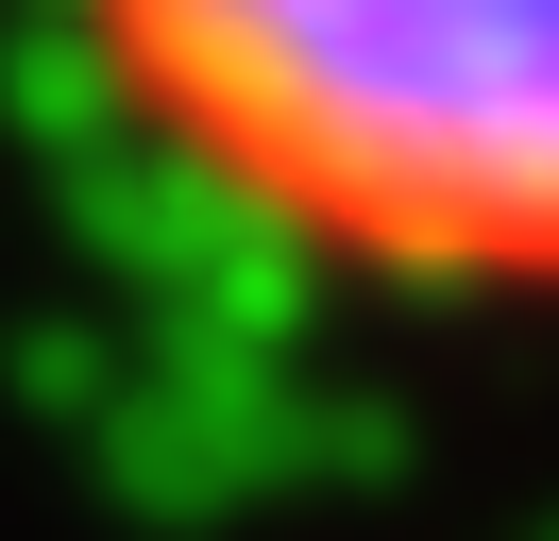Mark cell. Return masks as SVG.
Returning a JSON list of instances; mask_svg holds the SVG:
<instances>
[{"instance_id": "obj_1", "label": "cell", "mask_w": 559, "mask_h": 541, "mask_svg": "<svg viewBox=\"0 0 559 541\" xmlns=\"http://www.w3.org/2000/svg\"><path fill=\"white\" fill-rule=\"evenodd\" d=\"M69 34L272 254L559 304V0H69Z\"/></svg>"}]
</instances>
